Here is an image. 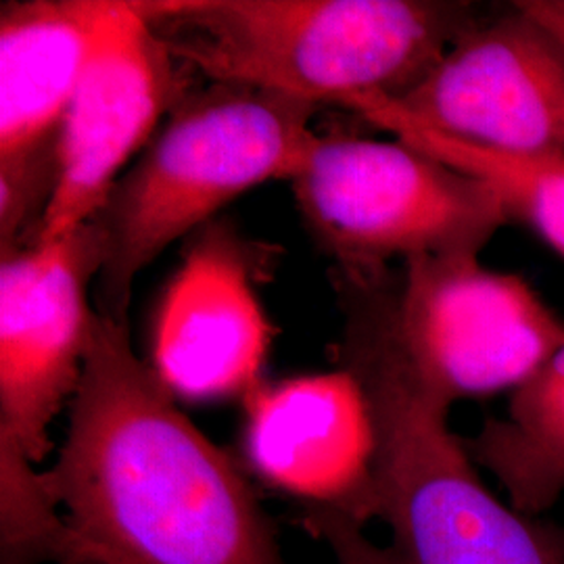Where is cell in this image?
<instances>
[{"mask_svg":"<svg viewBox=\"0 0 564 564\" xmlns=\"http://www.w3.org/2000/svg\"><path fill=\"white\" fill-rule=\"evenodd\" d=\"M42 475L76 564H291L239 464L181 412L128 324L99 312L65 442Z\"/></svg>","mask_w":564,"mask_h":564,"instance_id":"cell-1","label":"cell"},{"mask_svg":"<svg viewBox=\"0 0 564 564\" xmlns=\"http://www.w3.org/2000/svg\"><path fill=\"white\" fill-rule=\"evenodd\" d=\"M343 368L370 403L375 519L391 531L398 564H564V524L498 498L449 426L452 403L416 375L395 333L389 270L339 276Z\"/></svg>","mask_w":564,"mask_h":564,"instance_id":"cell-2","label":"cell"},{"mask_svg":"<svg viewBox=\"0 0 564 564\" xmlns=\"http://www.w3.org/2000/svg\"><path fill=\"white\" fill-rule=\"evenodd\" d=\"M184 65L212 84L343 105L400 97L481 20L444 0L139 2Z\"/></svg>","mask_w":564,"mask_h":564,"instance_id":"cell-3","label":"cell"},{"mask_svg":"<svg viewBox=\"0 0 564 564\" xmlns=\"http://www.w3.org/2000/svg\"><path fill=\"white\" fill-rule=\"evenodd\" d=\"M316 107L230 84L186 95L93 220L105 245L97 312L126 323L137 276L172 242L263 182L295 181L318 141Z\"/></svg>","mask_w":564,"mask_h":564,"instance_id":"cell-4","label":"cell"},{"mask_svg":"<svg viewBox=\"0 0 564 564\" xmlns=\"http://www.w3.org/2000/svg\"><path fill=\"white\" fill-rule=\"evenodd\" d=\"M293 191L339 276L379 274L391 260L481 256L510 224L487 182L395 137L318 134Z\"/></svg>","mask_w":564,"mask_h":564,"instance_id":"cell-5","label":"cell"},{"mask_svg":"<svg viewBox=\"0 0 564 564\" xmlns=\"http://www.w3.org/2000/svg\"><path fill=\"white\" fill-rule=\"evenodd\" d=\"M393 316L405 358L452 405L510 395L564 343V321L544 297L475 253L403 262Z\"/></svg>","mask_w":564,"mask_h":564,"instance_id":"cell-6","label":"cell"},{"mask_svg":"<svg viewBox=\"0 0 564 564\" xmlns=\"http://www.w3.org/2000/svg\"><path fill=\"white\" fill-rule=\"evenodd\" d=\"M0 258V442L42 466L55 449V419L84 377L97 321L88 291L105 258L101 228L84 224Z\"/></svg>","mask_w":564,"mask_h":564,"instance_id":"cell-7","label":"cell"},{"mask_svg":"<svg viewBox=\"0 0 564 564\" xmlns=\"http://www.w3.org/2000/svg\"><path fill=\"white\" fill-rule=\"evenodd\" d=\"M182 67L139 2L109 0L63 121L57 184L34 247L99 216L126 163L188 95Z\"/></svg>","mask_w":564,"mask_h":564,"instance_id":"cell-8","label":"cell"},{"mask_svg":"<svg viewBox=\"0 0 564 564\" xmlns=\"http://www.w3.org/2000/svg\"><path fill=\"white\" fill-rule=\"evenodd\" d=\"M377 97L447 139L564 162V44L512 2L470 25L410 90Z\"/></svg>","mask_w":564,"mask_h":564,"instance_id":"cell-9","label":"cell"},{"mask_svg":"<svg viewBox=\"0 0 564 564\" xmlns=\"http://www.w3.org/2000/svg\"><path fill=\"white\" fill-rule=\"evenodd\" d=\"M109 0L0 11V256L34 247L57 184L63 121Z\"/></svg>","mask_w":564,"mask_h":564,"instance_id":"cell-10","label":"cell"},{"mask_svg":"<svg viewBox=\"0 0 564 564\" xmlns=\"http://www.w3.org/2000/svg\"><path fill=\"white\" fill-rule=\"evenodd\" d=\"M242 449L263 484L307 510L375 519L377 435L356 375L337 368L260 384L247 398Z\"/></svg>","mask_w":564,"mask_h":564,"instance_id":"cell-11","label":"cell"},{"mask_svg":"<svg viewBox=\"0 0 564 564\" xmlns=\"http://www.w3.org/2000/svg\"><path fill=\"white\" fill-rule=\"evenodd\" d=\"M251 260L232 230L212 228L167 282L149 366L176 400L223 402L260 387L274 328Z\"/></svg>","mask_w":564,"mask_h":564,"instance_id":"cell-12","label":"cell"},{"mask_svg":"<svg viewBox=\"0 0 564 564\" xmlns=\"http://www.w3.org/2000/svg\"><path fill=\"white\" fill-rule=\"evenodd\" d=\"M475 464L505 491L506 502L542 519L564 498V343L508 395L505 414L487 416L464 440Z\"/></svg>","mask_w":564,"mask_h":564,"instance_id":"cell-13","label":"cell"},{"mask_svg":"<svg viewBox=\"0 0 564 564\" xmlns=\"http://www.w3.org/2000/svg\"><path fill=\"white\" fill-rule=\"evenodd\" d=\"M341 107L395 139L487 182L498 193L510 223L523 224L564 258V162L523 160L447 139L408 120L377 95L349 99Z\"/></svg>","mask_w":564,"mask_h":564,"instance_id":"cell-14","label":"cell"},{"mask_svg":"<svg viewBox=\"0 0 564 564\" xmlns=\"http://www.w3.org/2000/svg\"><path fill=\"white\" fill-rule=\"evenodd\" d=\"M76 564V545L41 466L0 442V564Z\"/></svg>","mask_w":564,"mask_h":564,"instance_id":"cell-15","label":"cell"},{"mask_svg":"<svg viewBox=\"0 0 564 564\" xmlns=\"http://www.w3.org/2000/svg\"><path fill=\"white\" fill-rule=\"evenodd\" d=\"M512 4L564 44V0H514Z\"/></svg>","mask_w":564,"mask_h":564,"instance_id":"cell-16","label":"cell"}]
</instances>
